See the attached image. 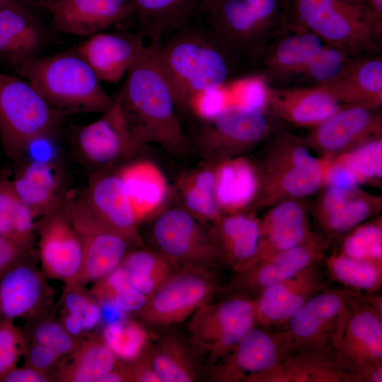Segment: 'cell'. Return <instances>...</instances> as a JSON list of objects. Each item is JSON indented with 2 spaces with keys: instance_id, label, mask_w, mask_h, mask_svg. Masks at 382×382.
Returning <instances> with one entry per match:
<instances>
[{
  "instance_id": "41",
  "label": "cell",
  "mask_w": 382,
  "mask_h": 382,
  "mask_svg": "<svg viewBox=\"0 0 382 382\" xmlns=\"http://www.w3.org/2000/svg\"><path fill=\"white\" fill-rule=\"evenodd\" d=\"M329 278L345 287L362 293L378 291L382 285V265L354 259L339 252L325 258Z\"/></svg>"
},
{
  "instance_id": "62",
  "label": "cell",
  "mask_w": 382,
  "mask_h": 382,
  "mask_svg": "<svg viewBox=\"0 0 382 382\" xmlns=\"http://www.w3.org/2000/svg\"><path fill=\"white\" fill-rule=\"evenodd\" d=\"M347 1H350V2H352V3H353V4H356V5H358L359 6H361V8H364V7L362 5L361 0H347Z\"/></svg>"
},
{
  "instance_id": "7",
  "label": "cell",
  "mask_w": 382,
  "mask_h": 382,
  "mask_svg": "<svg viewBox=\"0 0 382 382\" xmlns=\"http://www.w3.org/2000/svg\"><path fill=\"white\" fill-rule=\"evenodd\" d=\"M260 169L257 205L274 204L284 199L311 195L324 183L330 161L311 154L304 143L291 134L280 136L273 144Z\"/></svg>"
},
{
  "instance_id": "34",
  "label": "cell",
  "mask_w": 382,
  "mask_h": 382,
  "mask_svg": "<svg viewBox=\"0 0 382 382\" xmlns=\"http://www.w3.org/2000/svg\"><path fill=\"white\" fill-rule=\"evenodd\" d=\"M257 168L242 156L215 162L214 195L222 214L243 212L253 204L257 195Z\"/></svg>"
},
{
  "instance_id": "55",
  "label": "cell",
  "mask_w": 382,
  "mask_h": 382,
  "mask_svg": "<svg viewBox=\"0 0 382 382\" xmlns=\"http://www.w3.org/2000/svg\"><path fill=\"white\" fill-rule=\"evenodd\" d=\"M0 57L12 66L25 59L12 38L0 26Z\"/></svg>"
},
{
  "instance_id": "1",
  "label": "cell",
  "mask_w": 382,
  "mask_h": 382,
  "mask_svg": "<svg viewBox=\"0 0 382 382\" xmlns=\"http://www.w3.org/2000/svg\"><path fill=\"white\" fill-rule=\"evenodd\" d=\"M125 76L112 98L138 141L143 146L158 145L179 158L196 151L181 120L172 88L150 45Z\"/></svg>"
},
{
  "instance_id": "15",
  "label": "cell",
  "mask_w": 382,
  "mask_h": 382,
  "mask_svg": "<svg viewBox=\"0 0 382 382\" xmlns=\"http://www.w3.org/2000/svg\"><path fill=\"white\" fill-rule=\"evenodd\" d=\"M102 114L97 120L79 127L74 137L78 156L98 171L131 159L144 147L136 139L115 101Z\"/></svg>"
},
{
  "instance_id": "43",
  "label": "cell",
  "mask_w": 382,
  "mask_h": 382,
  "mask_svg": "<svg viewBox=\"0 0 382 382\" xmlns=\"http://www.w3.org/2000/svg\"><path fill=\"white\" fill-rule=\"evenodd\" d=\"M344 238L339 253L357 260L382 265L381 219L361 224Z\"/></svg>"
},
{
  "instance_id": "56",
  "label": "cell",
  "mask_w": 382,
  "mask_h": 382,
  "mask_svg": "<svg viewBox=\"0 0 382 382\" xmlns=\"http://www.w3.org/2000/svg\"><path fill=\"white\" fill-rule=\"evenodd\" d=\"M99 307L100 323H103L105 326L125 318V313L110 300H101Z\"/></svg>"
},
{
  "instance_id": "22",
  "label": "cell",
  "mask_w": 382,
  "mask_h": 382,
  "mask_svg": "<svg viewBox=\"0 0 382 382\" xmlns=\"http://www.w3.org/2000/svg\"><path fill=\"white\" fill-rule=\"evenodd\" d=\"M82 202L104 225L144 247L132 208L117 171H98L91 178Z\"/></svg>"
},
{
  "instance_id": "26",
  "label": "cell",
  "mask_w": 382,
  "mask_h": 382,
  "mask_svg": "<svg viewBox=\"0 0 382 382\" xmlns=\"http://www.w3.org/2000/svg\"><path fill=\"white\" fill-rule=\"evenodd\" d=\"M267 107L285 121L303 127H315L343 108L319 86L267 88Z\"/></svg>"
},
{
  "instance_id": "30",
  "label": "cell",
  "mask_w": 382,
  "mask_h": 382,
  "mask_svg": "<svg viewBox=\"0 0 382 382\" xmlns=\"http://www.w3.org/2000/svg\"><path fill=\"white\" fill-rule=\"evenodd\" d=\"M319 86L341 105L377 108L382 103V59L376 56L356 57L332 81Z\"/></svg>"
},
{
  "instance_id": "10",
  "label": "cell",
  "mask_w": 382,
  "mask_h": 382,
  "mask_svg": "<svg viewBox=\"0 0 382 382\" xmlns=\"http://www.w3.org/2000/svg\"><path fill=\"white\" fill-rule=\"evenodd\" d=\"M363 293L348 288L320 291L281 328L291 351L332 347Z\"/></svg>"
},
{
  "instance_id": "19",
  "label": "cell",
  "mask_w": 382,
  "mask_h": 382,
  "mask_svg": "<svg viewBox=\"0 0 382 382\" xmlns=\"http://www.w3.org/2000/svg\"><path fill=\"white\" fill-rule=\"evenodd\" d=\"M376 109L360 105L343 107L313 127L308 137V144L328 158L381 137V115Z\"/></svg>"
},
{
  "instance_id": "29",
  "label": "cell",
  "mask_w": 382,
  "mask_h": 382,
  "mask_svg": "<svg viewBox=\"0 0 382 382\" xmlns=\"http://www.w3.org/2000/svg\"><path fill=\"white\" fill-rule=\"evenodd\" d=\"M255 382H350L337 367L332 347L294 350Z\"/></svg>"
},
{
  "instance_id": "52",
  "label": "cell",
  "mask_w": 382,
  "mask_h": 382,
  "mask_svg": "<svg viewBox=\"0 0 382 382\" xmlns=\"http://www.w3.org/2000/svg\"><path fill=\"white\" fill-rule=\"evenodd\" d=\"M59 355L46 346L36 343L29 351L28 359L32 367L40 371L51 367Z\"/></svg>"
},
{
  "instance_id": "38",
  "label": "cell",
  "mask_w": 382,
  "mask_h": 382,
  "mask_svg": "<svg viewBox=\"0 0 382 382\" xmlns=\"http://www.w3.org/2000/svg\"><path fill=\"white\" fill-rule=\"evenodd\" d=\"M25 3V0H12L1 8L0 26L27 59L37 56L47 35L42 22Z\"/></svg>"
},
{
  "instance_id": "45",
  "label": "cell",
  "mask_w": 382,
  "mask_h": 382,
  "mask_svg": "<svg viewBox=\"0 0 382 382\" xmlns=\"http://www.w3.org/2000/svg\"><path fill=\"white\" fill-rule=\"evenodd\" d=\"M117 358L104 342H97L79 354L71 374L75 382H98L116 366Z\"/></svg>"
},
{
  "instance_id": "46",
  "label": "cell",
  "mask_w": 382,
  "mask_h": 382,
  "mask_svg": "<svg viewBox=\"0 0 382 382\" xmlns=\"http://www.w3.org/2000/svg\"><path fill=\"white\" fill-rule=\"evenodd\" d=\"M358 177L360 182L374 180L382 176V140L366 141L341 154L337 158Z\"/></svg>"
},
{
  "instance_id": "48",
  "label": "cell",
  "mask_w": 382,
  "mask_h": 382,
  "mask_svg": "<svg viewBox=\"0 0 382 382\" xmlns=\"http://www.w3.org/2000/svg\"><path fill=\"white\" fill-rule=\"evenodd\" d=\"M21 336L11 320H0V380L15 367L20 356Z\"/></svg>"
},
{
  "instance_id": "37",
  "label": "cell",
  "mask_w": 382,
  "mask_h": 382,
  "mask_svg": "<svg viewBox=\"0 0 382 382\" xmlns=\"http://www.w3.org/2000/svg\"><path fill=\"white\" fill-rule=\"evenodd\" d=\"M154 341L148 350V355L161 382L198 380L199 368L192 346L189 347L184 340L173 334Z\"/></svg>"
},
{
  "instance_id": "18",
  "label": "cell",
  "mask_w": 382,
  "mask_h": 382,
  "mask_svg": "<svg viewBox=\"0 0 382 382\" xmlns=\"http://www.w3.org/2000/svg\"><path fill=\"white\" fill-rule=\"evenodd\" d=\"M71 199L65 197L44 216L40 237V256L52 277L71 280L81 270L83 250L71 216Z\"/></svg>"
},
{
  "instance_id": "61",
  "label": "cell",
  "mask_w": 382,
  "mask_h": 382,
  "mask_svg": "<svg viewBox=\"0 0 382 382\" xmlns=\"http://www.w3.org/2000/svg\"><path fill=\"white\" fill-rule=\"evenodd\" d=\"M25 1L27 2L33 3L35 5H37L38 6H40L44 4L54 3L58 0H25Z\"/></svg>"
},
{
  "instance_id": "3",
  "label": "cell",
  "mask_w": 382,
  "mask_h": 382,
  "mask_svg": "<svg viewBox=\"0 0 382 382\" xmlns=\"http://www.w3.org/2000/svg\"><path fill=\"white\" fill-rule=\"evenodd\" d=\"M291 0H202L193 20L239 69L259 63L292 24Z\"/></svg>"
},
{
  "instance_id": "17",
  "label": "cell",
  "mask_w": 382,
  "mask_h": 382,
  "mask_svg": "<svg viewBox=\"0 0 382 382\" xmlns=\"http://www.w3.org/2000/svg\"><path fill=\"white\" fill-rule=\"evenodd\" d=\"M71 216L83 250V265L78 277L86 282H98L122 263L130 246L134 244L100 222L80 198L71 200Z\"/></svg>"
},
{
  "instance_id": "44",
  "label": "cell",
  "mask_w": 382,
  "mask_h": 382,
  "mask_svg": "<svg viewBox=\"0 0 382 382\" xmlns=\"http://www.w3.org/2000/svg\"><path fill=\"white\" fill-rule=\"evenodd\" d=\"M357 57L343 49L325 44L298 77L310 86L324 85L338 77Z\"/></svg>"
},
{
  "instance_id": "9",
  "label": "cell",
  "mask_w": 382,
  "mask_h": 382,
  "mask_svg": "<svg viewBox=\"0 0 382 382\" xmlns=\"http://www.w3.org/2000/svg\"><path fill=\"white\" fill-rule=\"evenodd\" d=\"M256 308V298L242 294L206 303L190 318V345L196 352L219 360L255 325Z\"/></svg>"
},
{
  "instance_id": "5",
  "label": "cell",
  "mask_w": 382,
  "mask_h": 382,
  "mask_svg": "<svg viewBox=\"0 0 382 382\" xmlns=\"http://www.w3.org/2000/svg\"><path fill=\"white\" fill-rule=\"evenodd\" d=\"M64 117L26 80L0 72V141L9 158L21 160L33 144L52 136Z\"/></svg>"
},
{
  "instance_id": "42",
  "label": "cell",
  "mask_w": 382,
  "mask_h": 382,
  "mask_svg": "<svg viewBox=\"0 0 382 382\" xmlns=\"http://www.w3.org/2000/svg\"><path fill=\"white\" fill-rule=\"evenodd\" d=\"M154 333L126 318L105 326L103 341L117 359L131 361L144 355L155 340Z\"/></svg>"
},
{
  "instance_id": "47",
  "label": "cell",
  "mask_w": 382,
  "mask_h": 382,
  "mask_svg": "<svg viewBox=\"0 0 382 382\" xmlns=\"http://www.w3.org/2000/svg\"><path fill=\"white\" fill-rule=\"evenodd\" d=\"M36 343L47 347L59 356L70 353L75 347L72 336L56 321H45L34 330Z\"/></svg>"
},
{
  "instance_id": "31",
  "label": "cell",
  "mask_w": 382,
  "mask_h": 382,
  "mask_svg": "<svg viewBox=\"0 0 382 382\" xmlns=\"http://www.w3.org/2000/svg\"><path fill=\"white\" fill-rule=\"evenodd\" d=\"M50 160L31 159L22 163L11 180L21 200L35 216H45L64 199L59 168Z\"/></svg>"
},
{
  "instance_id": "11",
  "label": "cell",
  "mask_w": 382,
  "mask_h": 382,
  "mask_svg": "<svg viewBox=\"0 0 382 382\" xmlns=\"http://www.w3.org/2000/svg\"><path fill=\"white\" fill-rule=\"evenodd\" d=\"M152 237L157 251L175 270L216 271L222 266L208 228L178 205L154 217Z\"/></svg>"
},
{
  "instance_id": "2",
  "label": "cell",
  "mask_w": 382,
  "mask_h": 382,
  "mask_svg": "<svg viewBox=\"0 0 382 382\" xmlns=\"http://www.w3.org/2000/svg\"><path fill=\"white\" fill-rule=\"evenodd\" d=\"M150 45L172 88L182 121L240 69L193 21Z\"/></svg>"
},
{
  "instance_id": "27",
  "label": "cell",
  "mask_w": 382,
  "mask_h": 382,
  "mask_svg": "<svg viewBox=\"0 0 382 382\" xmlns=\"http://www.w3.org/2000/svg\"><path fill=\"white\" fill-rule=\"evenodd\" d=\"M260 243L253 264L304 243L315 236L310 230L304 208L294 199L274 204L260 219Z\"/></svg>"
},
{
  "instance_id": "32",
  "label": "cell",
  "mask_w": 382,
  "mask_h": 382,
  "mask_svg": "<svg viewBox=\"0 0 382 382\" xmlns=\"http://www.w3.org/2000/svg\"><path fill=\"white\" fill-rule=\"evenodd\" d=\"M378 198L359 189L340 190L326 187L317 211L322 230L330 236L351 231L369 218L379 207Z\"/></svg>"
},
{
  "instance_id": "23",
  "label": "cell",
  "mask_w": 382,
  "mask_h": 382,
  "mask_svg": "<svg viewBox=\"0 0 382 382\" xmlns=\"http://www.w3.org/2000/svg\"><path fill=\"white\" fill-rule=\"evenodd\" d=\"M144 39L126 31L98 33L76 47L100 81L116 83L146 49Z\"/></svg>"
},
{
  "instance_id": "39",
  "label": "cell",
  "mask_w": 382,
  "mask_h": 382,
  "mask_svg": "<svg viewBox=\"0 0 382 382\" xmlns=\"http://www.w3.org/2000/svg\"><path fill=\"white\" fill-rule=\"evenodd\" d=\"M121 265L129 284L147 298L175 272L169 261L161 253L144 247L129 250Z\"/></svg>"
},
{
  "instance_id": "13",
  "label": "cell",
  "mask_w": 382,
  "mask_h": 382,
  "mask_svg": "<svg viewBox=\"0 0 382 382\" xmlns=\"http://www.w3.org/2000/svg\"><path fill=\"white\" fill-rule=\"evenodd\" d=\"M220 284L216 271L199 269L175 270L137 313L141 321L153 328L180 323L211 301Z\"/></svg>"
},
{
  "instance_id": "8",
  "label": "cell",
  "mask_w": 382,
  "mask_h": 382,
  "mask_svg": "<svg viewBox=\"0 0 382 382\" xmlns=\"http://www.w3.org/2000/svg\"><path fill=\"white\" fill-rule=\"evenodd\" d=\"M187 133L205 161L236 156L265 138L270 131L264 110L242 104L226 105L216 114L190 117Z\"/></svg>"
},
{
  "instance_id": "35",
  "label": "cell",
  "mask_w": 382,
  "mask_h": 382,
  "mask_svg": "<svg viewBox=\"0 0 382 382\" xmlns=\"http://www.w3.org/2000/svg\"><path fill=\"white\" fill-rule=\"evenodd\" d=\"M23 257L0 274V320L25 317L42 299V277Z\"/></svg>"
},
{
  "instance_id": "40",
  "label": "cell",
  "mask_w": 382,
  "mask_h": 382,
  "mask_svg": "<svg viewBox=\"0 0 382 382\" xmlns=\"http://www.w3.org/2000/svg\"><path fill=\"white\" fill-rule=\"evenodd\" d=\"M35 215L16 194L12 181L0 176V234L28 250Z\"/></svg>"
},
{
  "instance_id": "4",
  "label": "cell",
  "mask_w": 382,
  "mask_h": 382,
  "mask_svg": "<svg viewBox=\"0 0 382 382\" xmlns=\"http://www.w3.org/2000/svg\"><path fill=\"white\" fill-rule=\"evenodd\" d=\"M13 66L18 76L64 117L103 113L115 103L76 47L49 56L27 58Z\"/></svg>"
},
{
  "instance_id": "14",
  "label": "cell",
  "mask_w": 382,
  "mask_h": 382,
  "mask_svg": "<svg viewBox=\"0 0 382 382\" xmlns=\"http://www.w3.org/2000/svg\"><path fill=\"white\" fill-rule=\"evenodd\" d=\"M289 352V343L281 330L255 325L214 363L209 377L216 382H255Z\"/></svg>"
},
{
  "instance_id": "33",
  "label": "cell",
  "mask_w": 382,
  "mask_h": 382,
  "mask_svg": "<svg viewBox=\"0 0 382 382\" xmlns=\"http://www.w3.org/2000/svg\"><path fill=\"white\" fill-rule=\"evenodd\" d=\"M132 1L137 33L149 40V45H155L190 24L202 0Z\"/></svg>"
},
{
  "instance_id": "36",
  "label": "cell",
  "mask_w": 382,
  "mask_h": 382,
  "mask_svg": "<svg viewBox=\"0 0 382 382\" xmlns=\"http://www.w3.org/2000/svg\"><path fill=\"white\" fill-rule=\"evenodd\" d=\"M214 166L215 162L205 161L202 165L185 172L173 190L178 206L209 225L222 215L215 199Z\"/></svg>"
},
{
  "instance_id": "53",
  "label": "cell",
  "mask_w": 382,
  "mask_h": 382,
  "mask_svg": "<svg viewBox=\"0 0 382 382\" xmlns=\"http://www.w3.org/2000/svg\"><path fill=\"white\" fill-rule=\"evenodd\" d=\"M246 91L242 105L264 110L267 107V86L262 80L253 81Z\"/></svg>"
},
{
  "instance_id": "21",
  "label": "cell",
  "mask_w": 382,
  "mask_h": 382,
  "mask_svg": "<svg viewBox=\"0 0 382 382\" xmlns=\"http://www.w3.org/2000/svg\"><path fill=\"white\" fill-rule=\"evenodd\" d=\"M40 7L50 13L57 30L78 36H91L133 16L132 0H58Z\"/></svg>"
},
{
  "instance_id": "28",
  "label": "cell",
  "mask_w": 382,
  "mask_h": 382,
  "mask_svg": "<svg viewBox=\"0 0 382 382\" xmlns=\"http://www.w3.org/2000/svg\"><path fill=\"white\" fill-rule=\"evenodd\" d=\"M117 171L137 223L154 218L163 209L170 195L168 183L161 170L151 161L137 160Z\"/></svg>"
},
{
  "instance_id": "59",
  "label": "cell",
  "mask_w": 382,
  "mask_h": 382,
  "mask_svg": "<svg viewBox=\"0 0 382 382\" xmlns=\"http://www.w3.org/2000/svg\"><path fill=\"white\" fill-rule=\"evenodd\" d=\"M62 325L71 336L79 335L84 331L81 317L79 315L67 313Z\"/></svg>"
},
{
  "instance_id": "6",
  "label": "cell",
  "mask_w": 382,
  "mask_h": 382,
  "mask_svg": "<svg viewBox=\"0 0 382 382\" xmlns=\"http://www.w3.org/2000/svg\"><path fill=\"white\" fill-rule=\"evenodd\" d=\"M294 23L325 44L355 56L378 48L382 25L364 8L347 0H291Z\"/></svg>"
},
{
  "instance_id": "20",
  "label": "cell",
  "mask_w": 382,
  "mask_h": 382,
  "mask_svg": "<svg viewBox=\"0 0 382 382\" xmlns=\"http://www.w3.org/2000/svg\"><path fill=\"white\" fill-rule=\"evenodd\" d=\"M318 264L263 289L256 297L255 325L279 329L313 295L328 286Z\"/></svg>"
},
{
  "instance_id": "12",
  "label": "cell",
  "mask_w": 382,
  "mask_h": 382,
  "mask_svg": "<svg viewBox=\"0 0 382 382\" xmlns=\"http://www.w3.org/2000/svg\"><path fill=\"white\" fill-rule=\"evenodd\" d=\"M332 349L337 367L350 382L382 381V316L365 302L363 294Z\"/></svg>"
},
{
  "instance_id": "58",
  "label": "cell",
  "mask_w": 382,
  "mask_h": 382,
  "mask_svg": "<svg viewBox=\"0 0 382 382\" xmlns=\"http://www.w3.org/2000/svg\"><path fill=\"white\" fill-rule=\"evenodd\" d=\"M81 319L83 330L95 328L100 320L99 304L90 300L81 313Z\"/></svg>"
},
{
  "instance_id": "50",
  "label": "cell",
  "mask_w": 382,
  "mask_h": 382,
  "mask_svg": "<svg viewBox=\"0 0 382 382\" xmlns=\"http://www.w3.org/2000/svg\"><path fill=\"white\" fill-rule=\"evenodd\" d=\"M123 313H138L146 305L148 298L130 284L117 289L109 299Z\"/></svg>"
},
{
  "instance_id": "51",
  "label": "cell",
  "mask_w": 382,
  "mask_h": 382,
  "mask_svg": "<svg viewBox=\"0 0 382 382\" xmlns=\"http://www.w3.org/2000/svg\"><path fill=\"white\" fill-rule=\"evenodd\" d=\"M27 251L0 234V274L23 257Z\"/></svg>"
},
{
  "instance_id": "63",
  "label": "cell",
  "mask_w": 382,
  "mask_h": 382,
  "mask_svg": "<svg viewBox=\"0 0 382 382\" xmlns=\"http://www.w3.org/2000/svg\"><path fill=\"white\" fill-rule=\"evenodd\" d=\"M12 0H0V8Z\"/></svg>"
},
{
  "instance_id": "57",
  "label": "cell",
  "mask_w": 382,
  "mask_h": 382,
  "mask_svg": "<svg viewBox=\"0 0 382 382\" xmlns=\"http://www.w3.org/2000/svg\"><path fill=\"white\" fill-rule=\"evenodd\" d=\"M89 301L81 292L72 291L65 296L64 306L67 313L81 317V313Z\"/></svg>"
},
{
  "instance_id": "24",
  "label": "cell",
  "mask_w": 382,
  "mask_h": 382,
  "mask_svg": "<svg viewBox=\"0 0 382 382\" xmlns=\"http://www.w3.org/2000/svg\"><path fill=\"white\" fill-rule=\"evenodd\" d=\"M208 231L221 265L238 273L255 260L260 243V219L245 212L222 214Z\"/></svg>"
},
{
  "instance_id": "25",
  "label": "cell",
  "mask_w": 382,
  "mask_h": 382,
  "mask_svg": "<svg viewBox=\"0 0 382 382\" xmlns=\"http://www.w3.org/2000/svg\"><path fill=\"white\" fill-rule=\"evenodd\" d=\"M325 44L314 33L293 23L269 44L259 63L270 80L283 82L298 76Z\"/></svg>"
},
{
  "instance_id": "49",
  "label": "cell",
  "mask_w": 382,
  "mask_h": 382,
  "mask_svg": "<svg viewBox=\"0 0 382 382\" xmlns=\"http://www.w3.org/2000/svg\"><path fill=\"white\" fill-rule=\"evenodd\" d=\"M328 163L324 183L326 187L340 190H352L361 183L358 177L345 164L338 159Z\"/></svg>"
},
{
  "instance_id": "16",
  "label": "cell",
  "mask_w": 382,
  "mask_h": 382,
  "mask_svg": "<svg viewBox=\"0 0 382 382\" xmlns=\"http://www.w3.org/2000/svg\"><path fill=\"white\" fill-rule=\"evenodd\" d=\"M326 241L314 236L307 242L261 259L238 273L217 293L224 296L242 294L257 295L265 289L287 279L323 257Z\"/></svg>"
},
{
  "instance_id": "54",
  "label": "cell",
  "mask_w": 382,
  "mask_h": 382,
  "mask_svg": "<svg viewBox=\"0 0 382 382\" xmlns=\"http://www.w3.org/2000/svg\"><path fill=\"white\" fill-rule=\"evenodd\" d=\"M4 382H47V377L38 369L32 368H13L0 380Z\"/></svg>"
},
{
  "instance_id": "60",
  "label": "cell",
  "mask_w": 382,
  "mask_h": 382,
  "mask_svg": "<svg viewBox=\"0 0 382 382\" xmlns=\"http://www.w3.org/2000/svg\"><path fill=\"white\" fill-rule=\"evenodd\" d=\"M364 8L382 25V0H361Z\"/></svg>"
}]
</instances>
